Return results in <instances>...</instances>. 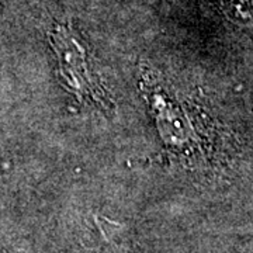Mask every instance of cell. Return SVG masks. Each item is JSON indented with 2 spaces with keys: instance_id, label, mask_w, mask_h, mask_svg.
Wrapping results in <instances>:
<instances>
[{
  "instance_id": "obj_1",
  "label": "cell",
  "mask_w": 253,
  "mask_h": 253,
  "mask_svg": "<svg viewBox=\"0 0 253 253\" xmlns=\"http://www.w3.org/2000/svg\"><path fill=\"white\" fill-rule=\"evenodd\" d=\"M51 41L62 65V75L68 76L66 79L69 81V86L76 87L75 90L78 93L79 90H82V93L86 91L84 87H90L96 101H100V94L97 93L99 89L91 83V79L87 78V58L81 40L69 28L58 26L51 34Z\"/></svg>"
}]
</instances>
